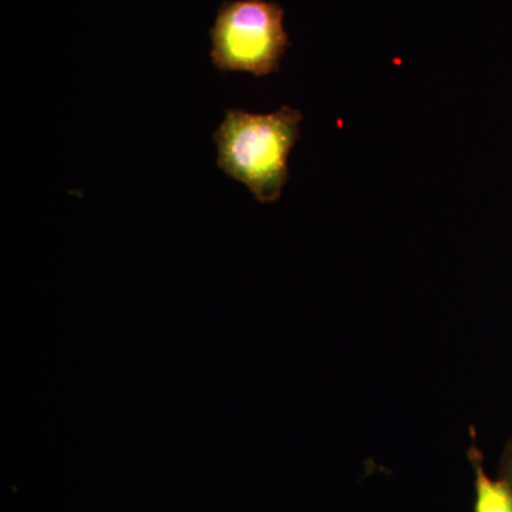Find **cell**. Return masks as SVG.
I'll use <instances>...</instances> for the list:
<instances>
[{"instance_id":"obj_1","label":"cell","mask_w":512,"mask_h":512,"mask_svg":"<svg viewBox=\"0 0 512 512\" xmlns=\"http://www.w3.org/2000/svg\"><path fill=\"white\" fill-rule=\"evenodd\" d=\"M301 111L289 106L268 114L229 109L214 131L217 167L244 184L261 204L281 198L288 161L301 138Z\"/></svg>"},{"instance_id":"obj_2","label":"cell","mask_w":512,"mask_h":512,"mask_svg":"<svg viewBox=\"0 0 512 512\" xmlns=\"http://www.w3.org/2000/svg\"><path fill=\"white\" fill-rule=\"evenodd\" d=\"M284 18V8L271 0H225L210 29L212 66L256 77L279 72L292 46Z\"/></svg>"},{"instance_id":"obj_3","label":"cell","mask_w":512,"mask_h":512,"mask_svg":"<svg viewBox=\"0 0 512 512\" xmlns=\"http://www.w3.org/2000/svg\"><path fill=\"white\" fill-rule=\"evenodd\" d=\"M471 446L467 457L473 467L476 501L474 512H512V490L503 478L493 480L484 470V456L477 446L476 429L470 427Z\"/></svg>"},{"instance_id":"obj_4","label":"cell","mask_w":512,"mask_h":512,"mask_svg":"<svg viewBox=\"0 0 512 512\" xmlns=\"http://www.w3.org/2000/svg\"><path fill=\"white\" fill-rule=\"evenodd\" d=\"M500 477L507 481L512 490V439L508 441L503 457H501Z\"/></svg>"}]
</instances>
